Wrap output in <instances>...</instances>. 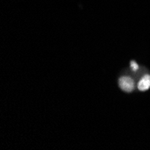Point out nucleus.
<instances>
[{
	"label": "nucleus",
	"mask_w": 150,
	"mask_h": 150,
	"mask_svg": "<svg viewBox=\"0 0 150 150\" xmlns=\"http://www.w3.org/2000/svg\"><path fill=\"white\" fill-rule=\"evenodd\" d=\"M119 86L125 93H132L136 88V82L129 76H123L119 79Z\"/></svg>",
	"instance_id": "1"
},
{
	"label": "nucleus",
	"mask_w": 150,
	"mask_h": 150,
	"mask_svg": "<svg viewBox=\"0 0 150 150\" xmlns=\"http://www.w3.org/2000/svg\"><path fill=\"white\" fill-rule=\"evenodd\" d=\"M137 88L140 92H146L150 89V74L143 75L138 82Z\"/></svg>",
	"instance_id": "2"
},
{
	"label": "nucleus",
	"mask_w": 150,
	"mask_h": 150,
	"mask_svg": "<svg viewBox=\"0 0 150 150\" xmlns=\"http://www.w3.org/2000/svg\"><path fill=\"white\" fill-rule=\"evenodd\" d=\"M130 69H131V70L133 71V72H137L139 69V64L136 62V61H134V60H132L131 62H130Z\"/></svg>",
	"instance_id": "3"
}]
</instances>
